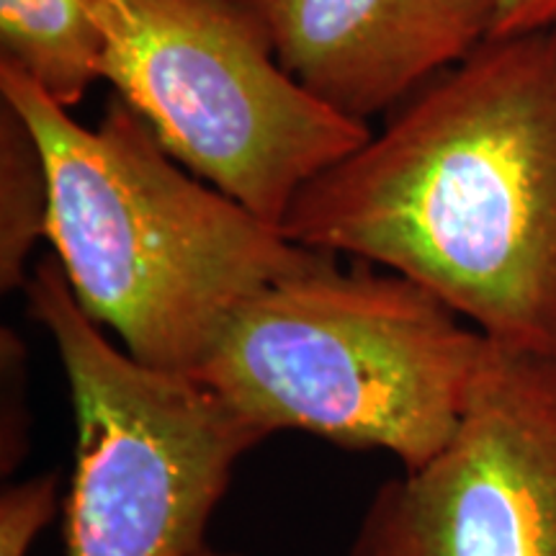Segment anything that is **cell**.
<instances>
[{
    "mask_svg": "<svg viewBox=\"0 0 556 556\" xmlns=\"http://www.w3.org/2000/svg\"><path fill=\"white\" fill-rule=\"evenodd\" d=\"M278 229L556 361V29L482 41L304 186Z\"/></svg>",
    "mask_w": 556,
    "mask_h": 556,
    "instance_id": "1",
    "label": "cell"
},
{
    "mask_svg": "<svg viewBox=\"0 0 556 556\" xmlns=\"http://www.w3.org/2000/svg\"><path fill=\"white\" fill-rule=\"evenodd\" d=\"M0 99L45 152L54 261L80 309L139 364L193 377L261 291L332 258L186 170L119 99L83 127L9 65Z\"/></svg>",
    "mask_w": 556,
    "mask_h": 556,
    "instance_id": "2",
    "label": "cell"
},
{
    "mask_svg": "<svg viewBox=\"0 0 556 556\" xmlns=\"http://www.w3.org/2000/svg\"><path fill=\"white\" fill-rule=\"evenodd\" d=\"M486 351L428 289L332 255L245 304L193 377L266 438L302 430L415 469L456 433Z\"/></svg>",
    "mask_w": 556,
    "mask_h": 556,
    "instance_id": "3",
    "label": "cell"
},
{
    "mask_svg": "<svg viewBox=\"0 0 556 556\" xmlns=\"http://www.w3.org/2000/svg\"><path fill=\"white\" fill-rule=\"evenodd\" d=\"M96 13L101 80L186 170L268 225L371 137L278 62L242 0H96Z\"/></svg>",
    "mask_w": 556,
    "mask_h": 556,
    "instance_id": "4",
    "label": "cell"
},
{
    "mask_svg": "<svg viewBox=\"0 0 556 556\" xmlns=\"http://www.w3.org/2000/svg\"><path fill=\"white\" fill-rule=\"evenodd\" d=\"M24 291L73 405L67 556L197 552L235 467L266 435L191 374L150 368L114 345L58 261H41Z\"/></svg>",
    "mask_w": 556,
    "mask_h": 556,
    "instance_id": "5",
    "label": "cell"
},
{
    "mask_svg": "<svg viewBox=\"0 0 556 556\" xmlns=\"http://www.w3.org/2000/svg\"><path fill=\"white\" fill-rule=\"evenodd\" d=\"M348 556H556V361L490 340L456 433L374 492Z\"/></svg>",
    "mask_w": 556,
    "mask_h": 556,
    "instance_id": "6",
    "label": "cell"
},
{
    "mask_svg": "<svg viewBox=\"0 0 556 556\" xmlns=\"http://www.w3.org/2000/svg\"><path fill=\"white\" fill-rule=\"evenodd\" d=\"M278 62L338 114L400 109L492 37L497 0H242Z\"/></svg>",
    "mask_w": 556,
    "mask_h": 556,
    "instance_id": "7",
    "label": "cell"
},
{
    "mask_svg": "<svg viewBox=\"0 0 556 556\" xmlns=\"http://www.w3.org/2000/svg\"><path fill=\"white\" fill-rule=\"evenodd\" d=\"M101 58L96 0H0V65L60 106L73 109L101 80Z\"/></svg>",
    "mask_w": 556,
    "mask_h": 556,
    "instance_id": "8",
    "label": "cell"
},
{
    "mask_svg": "<svg viewBox=\"0 0 556 556\" xmlns=\"http://www.w3.org/2000/svg\"><path fill=\"white\" fill-rule=\"evenodd\" d=\"M50 222V178L29 122L0 99V289H26L29 258Z\"/></svg>",
    "mask_w": 556,
    "mask_h": 556,
    "instance_id": "9",
    "label": "cell"
},
{
    "mask_svg": "<svg viewBox=\"0 0 556 556\" xmlns=\"http://www.w3.org/2000/svg\"><path fill=\"white\" fill-rule=\"evenodd\" d=\"M58 497V471L5 486L0 495V556H29L34 541L54 518Z\"/></svg>",
    "mask_w": 556,
    "mask_h": 556,
    "instance_id": "10",
    "label": "cell"
},
{
    "mask_svg": "<svg viewBox=\"0 0 556 556\" xmlns=\"http://www.w3.org/2000/svg\"><path fill=\"white\" fill-rule=\"evenodd\" d=\"M3 374L11 379V397L16 400L21 394V371H24V343L18 336L9 328H3ZM11 417V426L3 428V443H0V454H3V471L9 475V469H16V464L24 456V433L18 430V417L21 409L13 407L11 413H3V422Z\"/></svg>",
    "mask_w": 556,
    "mask_h": 556,
    "instance_id": "11",
    "label": "cell"
},
{
    "mask_svg": "<svg viewBox=\"0 0 556 556\" xmlns=\"http://www.w3.org/2000/svg\"><path fill=\"white\" fill-rule=\"evenodd\" d=\"M556 29V0H497L492 37Z\"/></svg>",
    "mask_w": 556,
    "mask_h": 556,
    "instance_id": "12",
    "label": "cell"
},
{
    "mask_svg": "<svg viewBox=\"0 0 556 556\" xmlns=\"http://www.w3.org/2000/svg\"><path fill=\"white\" fill-rule=\"evenodd\" d=\"M189 556H240V554H232V552H219V548H212L208 544L199 546L197 552H191Z\"/></svg>",
    "mask_w": 556,
    "mask_h": 556,
    "instance_id": "13",
    "label": "cell"
}]
</instances>
